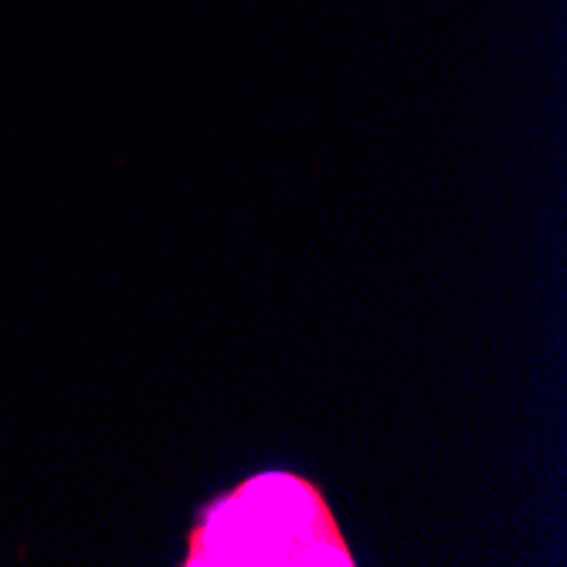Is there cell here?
<instances>
[{"label":"cell","instance_id":"cell-1","mask_svg":"<svg viewBox=\"0 0 567 567\" xmlns=\"http://www.w3.org/2000/svg\"><path fill=\"white\" fill-rule=\"evenodd\" d=\"M184 564H350V550L313 486L259 476L212 503Z\"/></svg>","mask_w":567,"mask_h":567}]
</instances>
